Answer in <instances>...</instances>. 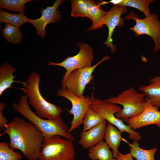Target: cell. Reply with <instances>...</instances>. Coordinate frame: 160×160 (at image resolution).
<instances>
[{
    "instance_id": "cb8c5ba5",
    "label": "cell",
    "mask_w": 160,
    "mask_h": 160,
    "mask_svg": "<svg viewBox=\"0 0 160 160\" xmlns=\"http://www.w3.org/2000/svg\"><path fill=\"white\" fill-rule=\"evenodd\" d=\"M32 0H0V8L14 12L19 14H23L25 10V5Z\"/></svg>"
},
{
    "instance_id": "3957f363",
    "label": "cell",
    "mask_w": 160,
    "mask_h": 160,
    "mask_svg": "<svg viewBox=\"0 0 160 160\" xmlns=\"http://www.w3.org/2000/svg\"><path fill=\"white\" fill-rule=\"evenodd\" d=\"M41 79L38 72H32L22 84L20 89L26 96L28 102L35 110L36 114L44 119H55L61 116L63 111L61 107L48 102L41 93L39 84Z\"/></svg>"
},
{
    "instance_id": "277c9868",
    "label": "cell",
    "mask_w": 160,
    "mask_h": 160,
    "mask_svg": "<svg viewBox=\"0 0 160 160\" xmlns=\"http://www.w3.org/2000/svg\"><path fill=\"white\" fill-rule=\"evenodd\" d=\"M104 100L122 106V110L116 113L115 116L126 123L130 118L138 115L143 111L148 103L144 95L133 87Z\"/></svg>"
},
{
    "instance_id": "30bf717a",
    "label": "cell",
    "mask_w": 160,
    "mask_h": 160,
    "mask_svg": "<svg viewBox=\"0 0 160 160\" xmlns=\"http://www.w3.org/2000/svg\"><path fill=\"white\" fill-rule=\"evenodd\" d=\"M109 55L104 57L100 61L93 66L76 69L69 74L65 82L67 89L74 95L84 98V91L86 86L94 78L92 73L95 68L104 61L110 59Z\"/></svg>"
},
{
    "instance_id": "603a6c76",
    "label": "cell",
    "mask_w": 160,
    "mask_h": 160,
    "mask_svg": "<svg viewBox=\"0 0 160 160\" xmlns=\"http://www.w3.org/2000/svg\"><path fill=\"white\" fill-rule=\"evenodd\" d=\"M106 121L103 117L89 107L83 120V131H86Z\"/></svg>"
},
{
    "instance_id": "5b68a950",
    "label": "cell",
    "mask_w": 160,
    "mask_h": 160,
    "mask_svg": "<svg viewBox=\"0 0 160 160\" xmlns=\"http://www.w3.org/2000/svg\"><path fill=\"white\" fill-rule=\"evenodd\" d=\"M73 141L55 135L45 138L39 160H74Z\"/></svg>"
},
{
    "instance_id": "4fadbf2b",
    "label": "cell",
    "mask_w": 160,
    "mask_h": 160,
    "mask_svg": "<svg viewBox=\"0 0 160 160\" xmlns=\"http://www.w3.org/2000/svg\"><path fill=\"white\" fill-rule=\"evenodd\" d=\"M144 110L139 114L130 118L127 122L133 130L154 124L160 128V111L159 108L152 105L149 101Z\"/></svg>"
},
{
    "instance_id": "ffe728a7",
    "label": "cell",
    "mask_w": 160,
    "mask_h": 160,
    "mask_svg": "<svg viewBox=\"0 0 160 160\" xmlns=\"http://www.w3.org/2000/svg\"><path fill=\"white\" fill-rule=\"evenodd\" d=\"M129 153L136 160H155V155L157 151L156 147L150 149H144L140 147L138 141L134 140L132 144L128 142Z\"/></svg>"
},
{
    "instance_id": "7402d4cb",
    "label": "cell",
    "mask_w": 160,
    "mask_h": 160,
    "mask_svg": "<svg viewBox=\"0 0 160 160\" xmlns=\"http://www.w3.org/2000/svg\"><path fill=\"white\" fill-rule=\"evenodd\" d=\"M29 18L23 14H12L0 10V22L8 23L19 28L24 23L28 22Z\"/></svg>"
},
{
    "instance_id": "7c38bea8",
    "label": "cell",
    "mask_w": 160,
    "mask_h": 160,
    "mask_svg": "<svg viewBox=\"0 0 160 160\" xmlns=\"http://www.w3.org/2000/svg\"><path fill=\"white\" fill-rule=\"evenodd\" d=\"M126 7L113 5V6L107 12V14L102 22V26L106 25L108 29V35L106 40L104 42V44L111 49V52L112 53L116 50V48L112 41V37L114 29L118 25H123V20L121 17L122 14L127 13Z\"/></svg>"
},
{
    "instance_id": "d6986e66",
    "label": "cell",
    "mask_w": 160,
    "mask_h": 160,
    "mask_svg": "<svg viewBox=\"0 0 160 160\" xmlns=\"http://www.w3.org/2000/svg\"><path fill=\"white\" fill-rule=\"evenodd\" d=\"M105 142L101 140L89 149L88 156L91 160H117Z\"/></svg>"
},
{
    "instance_id": "e0dca14e",
    "label": "cell",
    "mask_w": 160,
    "mask_h": 160,
    "mask_svg": "<svg viewBox=\"0 0 160 160\" xmlns=\"http://www.w3.org/2000/svg\"><path fill=\"white\" fill-rule=\"evenodd\" d=\"M88 4V18L92 22V25L87 29L89 31L102 28V22L106 15L107 12L104 11L97 1L87 0Z\"/></svg>"
},
{
    "instance_id": "5bb4252c",
    "label": "cell",
    "mask_w": 160,
    "mask_h": 160,
    "mask_svg": "<svg viewBox=\"0 0 160 160\" xmlns=\"http://www.w3.org/2000/svg\"><path fill=\"white\" fill-rule=\"evenodd\" d=\"M106 121L88 130H82L80 134V138L79 143L85 149H89L97 145L104 138L107 126Z\"/></svg>"
},
{
    "instance_id": "ac0fdd59",
    "label": "cell",
    "mask_w": 160,
    "mask_h": 160,
    "mask_svg": "<svg viewBox=\"0 0 160 160\" xmlns=\"http://www.w3.org/2000/svg\"><path fill=\"white\" fill-rule=\"evenodd\" d=\"M121 133L112 124L108 123L107 126L104 139L105 142L112 150L113 157L116 159L119 152L118 148L123 138Z\"/></svg>"
},
{
    "instance_id": "4316f807",
    "label": "cell",
    "mask_w": 160,
    "mask_h": 160,
    "mask_svg": "<svg viewBox=\"0 0 160 160\" xmlns=\"http://www.w3.org/2000/svg\"><path fill=\"white\" fill-rule=\"evenodd\" d=\"M6 142L0 143V160H21V153L15 152Z\"/></svg>"
},
{
    "instance_id": "484cf974",
    "label": "cell",
    "mask_w": 160,
    "mask_h": 160,
    "mask_svg": "<svg viewBox=\"0 0 160 160\" xmlns=\"http://www.w3.org/2000/svg\"><path fill=\"white\" fill-rule=\"evenodd\" d=\"M72 9L71 16L88 17V4L87 0H71Z\"/></svg>"
},
{
    "instance_id": "8992f818",
    "label": "cell",
    "mask_w": 160,
    "mask_h": 160,
    "mask_svg": "<svg viewBox=\"0 0 160 160\" xmlns=\"http://www.w3.org/2000/svg\"><path fill=\"white\" fill-rule=\"evenodd\" d=\"M92 97V101L90 107L103 117L108 123L116 127L121 133L126 132L128 133L129 137L132 140L139 141L142 139L139 132L125 124L122 120L116 117L115 114L122 109L120 106Z\"/></svg>"
},
{
    "instance_id": "6da1fadb",
    "label": "cell",
    "mask_w": 160,
    "mask_h": 160,
    "mask_svg": "<svg viewBox=\"0 0 160 160\" xmlns=\"http://www.w3.org/2000/svg\"><path fill=\"white\" fill-rule=\"evenodd\" d=\"M3 134L9 137V147L18 149L28 160H38L45 137L33 123L17 116L5 127Z\"/></svg>"
},
{
    "instance_id": "83f0119b",
    "label": "cell",
    "mask_w": 160,
    "mask_h": 160,
    "mask_svg": "<svg viewBox=\"0 0 160 160\" xmlns=\"http://www.w3.org/2000/svg\"><path fill=\"white\" fill-rule=\"evenodd\" d=\"M6 107L5 103L1 102L0 103V127L3 130H4L5 126L8 123V121L3 115L2 111Z\"/></svg>"
},
{
    "instance_id": "7a4b0ae2",
    "label": "cell",
    "mask_w": 160,
    "mask_h": 160,
    "mask_svg": "<svg viewBox=\"0 0 160 160\" xmlns=\"http://www.w3.org/2000/svg\"><path fill=\"white\" fill-rule=\"evenodd\" d=\"M25 94L21 95L18 102L13 103L12 107L17 113L33 123L43 133L45 138L58 135L65 139L73 141V135L68 132L67 125L61 116L54 120L44 119L36 115L31 109Z\"/></svg>"
},
{
    "instance_id": "d4e9b609",
    "label": "cell",
    "mask_w": 160,
    "mask_h": 160,
    "mask_svg": "<svg viewBox=\"0 0 160 160\" xmlns=\"http://www.w3.org/2000/svg\"><path fill=\"white\" fill-rule=\"evenodd\" d=\"M153 1V0H121L118 5L136 8L143 12L146 17L150 14L149 5Z\"/></svg>"
},
{
    "instance_id": "52a82bcc",
    "label": "cell",
    "mask_w": 160,
    "mask_h": 160,
    "mask_svg": "<svg viewBox=\"0 0 160 160\" xmlns=\"http://www.w3.org/2000/svg\"><path fill=\"white\" fill-rule=\"evenodd\" d=\"M76 44L80 48V49L76 55L72 57L68 56L60 63H56L50 61L47 64L49 66L62 67L66 70L61 82L62 89H67L66 81L71 72L76 69L91 66L94 59L93 48L88 44L83 42L77 43Z\"/></svg>"
},
{
    "instance_id": "f1b7e54d",
    "label": "cell",
    "mask_w": 160,
    "mask_h": 160,
    "mask_svg": "<svg viewBox=\"0 0 160 160\" xmlns=\"http://www.w3.org/2000/svg\"><path fill=\"white\" fill-rule=\"evenodd\" d=\"M117 160H134L129 153L123 154L119 152L116 158Z\"/></svg>"
},
{
    "instance_id": "2e32d148",
    "label": "cell",
    "mask_w": 160,
    "mask_h": 160,
    "mask_svg": "<svg viewBox=\"0 0 160 160\" xmlns=\"http://www.w3.org/2000/svg\"><path fill=\"white\" fill-rule=\"evenodd\" d=\"M17 71L16 68L9 63L4 62L0 66V96L6 90L11 87L12 84H22L23 81L15 80L13 74Z\"/></svg>"
},
{
    "instance_id": "9a60e30c",
    "label": "cell",
    "mask_w": 160,
    "mask_h": 160,
    "mask_svg": "<svg viewBox=\"0 0 160 160\" xmlns=\"http://www.w3.org/2000/svg\"><path fill=\"white\" fill-rule=\"evenodd\" d=\"M147 85H142L138 91L142 92L153 106L160 107V76H156L149 80Z\"/></svg>"
},
{
    "instance_id": "9c48e42d",
    "label": "cell",
    "mask_w": 160,
    "mask_h": 160,
    "mask_svg": "<svg viewBox=\"0 0 160 160\" xmlns=\"http://www.w3.org/2000/svg\"><path fill=\"white\" fill-rule=\"evenodd\" d=\"M58 97H62L69 100L71 103L72 107L68 110V113L73 116L71 122V126L68 132L70 133L79 128L82 124L86 113L92 101V97L88 95L84 98H80L74 95L67 89H59L57 92Z\"/></svg>"
},
{
    "instance_id": "8fae6325",
    "label": "cell",
    "mask_w": 160,
    "mask_h": 160,
    "mask_svg": "<svg viewBox=\"0 0 160 160\" xmlns=\"http://www.w3.org/2000/svg\"><path fill=\"white\" fill-rule=\"evenodd\" d=\"M63 0H56L52 6H48L45 8L41 7L40 12L41 13V17L36 19H28V22L35 28L36 34L42 39L44 38L47 34L45 28L50 23H53L61 20V15L57 8L63 1Z\"/></svg>"
},
{
    "instance_id": "44dd1931",
    "label": "cell",
    "mask_w": 160,
    "mask_h": 160,
    "mask_svg": "<svg viewBox=\"0 0 160 160\" xmlns=\"http://www.w3.org/2000/svg\"><path fill=\"white\" fill-rule=\"evenodd\" d=\"M1 33L2 37L8 42L14 44L20 43L23 36L19 28L8 23H5Z\"/></svg>"
},
{
    "instance_id": "ba28073f",
    "label": "cell",
    "mask_w": 160,
    "mask_h": 160,
    "mask_svg": "<svg viewBox=\"0 0 160 160\" xmlns=\"http://www.w3.org/2000/svg\"><path fill=\"white\" fill-rule=\"evenodd\" d=\"M125 18L135 21V26L129 29L135 33L136 37L146 34L152 38L155 44L153 53L160 50V21L158 19L156 14L152 13L144 18L141 19L134 12H131Z\"/></svg>"
}]
</instances>
